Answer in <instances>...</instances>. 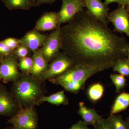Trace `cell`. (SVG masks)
Returning <instances> with one entry per match:
<instances>
[{
	"instance_id": "obj_1",
	"label": "cell",
	"mask_w": 129,
	"mask_h": 129,
	"mask_svg": "<svg viewBox=\"0 0 129 129\" xmlns=\"http://www.w3.org/2000/svg\"><path fill=\"white\" fill-rule=\"evenodd\" d=\"M60 32L62 52L75 64L106 70L128 55L129 44L126 39L115 34L87 10L61 26Z\"/></svg>"
},
{
	"instance_id": "obj_2",
	"label": "cell",
	"mask_w": 129,
	"mask_h": 129,
	"mask_svg": "<svg viewBox=\"0 0 129 129\" xmlns=\"http://www.w3.org/2000/svg\"><path fill=\"white\" fill-rule=\"evenodd\" d=\"M10 91L23 108L34 107L39 104L46 92L45 81L22 74L18 80L13 82Z\"/></svg>"
},
{
	"instance_id": "obj_3",
	"label": "cell",
	"mask_w": 129,
	"mask_h": 129,
	"mask_svg": "<svg viewBox=\"0 0 129 129\" xmlns=\"http://www.w3.org/2000/svg\"><path fill=\"white\" fill-rule=\"evenodd\" d=\"M104 70L101 68L75 64L64 73L49 81L53 84L60 85L64 83L73 81H86L93 75Z\"/></svg>"
},
{
	"instance_id": "obj_4",
	"label": "cell",
	"mask_w": 129,
	"mask_h": 129,
	"mask_svg": "<svg viewBox=\"0 0 129 129\" xmlns=\"http://www.w3.org/2000/svg\"><path fill=\"white\" fill-rule=\"evenodd\" d=\"M39 117L34 107L22 108L7 120L14 129H38Z\"/></svg>"
},
{
	"instance_id": "obj_5",
	"label": "cell",
	"mask_w": 129,
	"mask_h": 129,
	"mask_svg": "<svg viewBox=\"0 0 129 129\" xmlns=\"http://www.w3.org/2000/svg\"><path fill=\"white\" fill-rule=\"evenodd\" d=\"M75 64L71 58L63 52H60L48 64L47 70L40 80L45 81L60 76Z\"/></svg>"
},
{
	"instance_id": "obj_6",
	"label": "cell",
	"mask_w": 129,
	"mask_h": 129,
	"mask_svg": "<svg viewBox=\"0 0 129 129\" xmlns=\"http://www.w3.org/2000/svg\"><path fill=\"white\" fill-rule=\"evenodd\" d=\"M18 60L14 54L3 57L0 63V82L13 83L21 77L22 73L19 68Z\"/></svg>"
},
{
	"instance_id": "obj_7",
	"label": "cell",
	"mask_w": 129,
	"mask_h": 129,
	"mask_svg": "<svg viewBox=\"0 0 129 129\" xmlns=\"http://www.w3.org/2000/svg\"><path fill=\"white\" fill-rule=\"evenodd\" d=\"M60 27L48 36L41 48L40 49L48 62L51 61L58 56L61 50L62 41L60 32Z\"/></svg>"
},
{
	"instance_id": "obj_8",
	"label": "cell",
	"mask_w": 129,
	"mask_h": 129,
	"mask_svg": "<svg viewBox=\"0 0 129 129\" xmlns=\"http://www.w3.org/2000/svg\"><path fill=\"white\" fill-rule=\"evenodd\" d=\"M22 108L11 91L0 82V115L11 118Z\"/></svg>"
},
{
	"instance_id": "obj_9",
	"label": "cell",
	"mask_w": 129,
	"mask_h": 129,
	"mask_svg": "<svg viewBox=\"0 0 129 129\" xmlns=\"http://www.w3.org/2000/svg\"><path fill=\"white\" fill-rule=\"evenodd\" d=\"M61 7L58 15V26L68 23L85 8L83 0H62Z\"/></svg>"
},
{
	"instance_id": "obj_10",
	"label": "cell",
	"mask_w": 129,
	"mask_h": 129,
	"mask_svg": "<svg viewBox=\"0 0 129 129\" xmlns=\"http://www.w3.org/2000/svg\"><path fill=\"white\" fill-rule=\"evenodd\" d=\"M108 20L113 25L115 31L124 33L129 38V18L126 7L119 6L109 13Z\"/></svg>"
},
{
	"instance_id": "obj_11",
	"label": "cell",
	"mask_w": 129,
	"mask_h": 129,
	"mask_svg": "<svg viewBox=\"0 0 129 129\" xmlns=\"http://www.w3.org/2000/svg\"><path fill=\"white\" fill-rule=\"evenodd\" d=\"M90 14L99 22L108 25L109 8L101 0H83Z\"/></svg>"
},
{
	"instance_id": "obj_12",
	"label": "cell",
	"mask_w": 129,
	"mask_h": 129,
	"mask_svg": "<svg viewBox=\"0 0 129 129\" xmlns=\"http://www.w3.org/2000/svg\"><path fill=\"white\" fill-rule=\"evenodd\" d=\"M48 36L43 34L34 29L27 32L19 39L20 45L27 47L30 51L34 53L39 50Z\"/></svg>"
},
{
	"instance_id": "obj_13",
	"label": "cell",
	"mask_w": 129,
	"mask_h": 129,
	"mask_svg": "<svg viewBox=\"0 0 129 129\" xmlns=\"http://www.w3.org/2000/svg\"><path fill=\"white\" fill-rule=\"evenodd\" d=\"M58 27V12H47L37 20L34 29L39 31H49L56 29Z\"/></svg>"
},
{
	"instance_id": "obj_14",
	"label": "cell",
	"mask_w": 129,
	"mask_h": 129,
	"mask_svg": "<svg viewBox=\"0 0 129 129\" xmlns=\"http://www.w3.org/2000/svg\"><path fill=\"white\" fill-rule=\"evenodd\" d=\"M33 65L30 75L40 80L48 69V62L42 55L40 49L34 53L32 56Z\"/></svg>"
},
{
	"instance_id": "obj_15",
	"label": "cell",
	"mask_w": 129,
	"mask_h": 129,
	"mask_svg": "<svg viewBox=\"0 0 129 129\" xmlns=\"http://www.w3.org/2000/svg\"><path fill=\"white\" fill-rule=\"evenodd\" d=\"M79 106L77 113L81 117L83 121L88 125H90L94 126L103 118L95 109L88 107L83 102H79Z\"/></svg>"
},
{
	"instance_id": "obj_16",
	"label": "cell",
	"mask_w": 129,
	"mask_h": 129,
	"mask_svg": "<svg viewBox=\"0 0 129 129\" xmlns=\"http://www.w3.org/2000/svg\"><path fill=\"white\" fill-rule=\"evenodd\" d=\"M10 10H28L36 6V0H1Z\"/></svg>"
},
{
	"instance_id": "obj_17",
	"label": "cell",
	"mask_w": 129,
	"mask_h": 129,
	"mask_svg": "<svg viewBox=\"0 0 129 129\" xmlns=\"http://www.w3.org/2000/svg\"><path fill=\"white\" fill-rule=\"evenodd\" d=\"M44 102H47L57 106L67 105L69 103V99L63 91H60L48 96H44L40 99L39 103L40 104Z\"/></svg>"
},
{
	"instance_id": "obj_18",
	"label": "cell",
	"mask_w": 129,
	"mask_h": 129,
	"mask_svg": "<svg viewBox=\"0 0 129 129\" xmlns=\"http://www.w3.org/2000/svg\"><path fill=\"white\" fill-rule=\"evenodd\" d=\"M129 106V93L122 92L115 99L111 111V115H114L126 109Z\"/></svg>"
},
{
	"instance_id": "obj_19",
	"label": "cell",
	"mask_w": 129,
	"mask_h": 129,
	"mask_svg": "<svg viewBox=\"0 0 129 129\" xmlns=\"http://www.w3.org/2000/svg\"><path fill=\"white\" fill-rule=\"evenodd\" d=\"M104 88L100 83L92 84L88 88L87 91L88 98L90 101L95 103L100 100L104 95Z\"/></svg>"
},
{
	"instance_id": "obj_20",
	"label": "cell",
	"mask_w": 129,
	"mask_h": 129,
	"mask_svg": "<svg viewBox=\"0 0 129 129\" xmlns=\"http://www.w3.org/2000/svg\"><path fill=\"white\" fill-rule=\"evenodd\" d=\"M112 129H129V123L124 121L121 116L111 115L108 118Z\"/></svg>"
},
{
	"instance_id": "obj_21",
	"label": "cell",
	"mask_w": 129,
	"mask_h": 129,
	"mask_svg": "<svg viewBox=\"0 0 129 129\" xmlns=\"http://www.w3.org/2000/svg\"><path fill=\"white\" fill-rule=\"evenodd\" d=\"M113 68L114 72L124 76H129V62L127 57L119 60Z\"/></svg>"
},
{
	"instance_id": "obj_22",
	"label": "cell",
	"mask_w": 129,
	"mask_h": 129,
	"mask_svg": "<svg viewBox=\"0 0 129 129\" xmlns=\"http://www.w3.org/2000/svg\"><path fill=\"white\" fill-rule=\"evenodd\" d=\"M33 65V60L32 57L27 56L19 60V68L23 74L30 75Z\"/></svg>"
},
{
	"instance_id": "obj_23",
	"label": "cell",
	"mask_w": 129,
	"mask_h": 129,
	"mask_svg": "<svg viewBox=\"0 0 129 129\" xmlns=\"http://www.w3.org/2000/svg\"><path fill=\"white\" fill-rule=\"evenodd\" d=\"M86 81L70 82L62 84L61 86L68 92L76 94L81 90L83 89L85 85Z\"/></svg>"
},
{
	"instance_id": "obj_24",
	"label": "cell",
	"mask_w": 129,
	"mask_h": 129,
	"mask_svg": "<svg viewBox=\"0 0 129 129\" xmlns=\"http://www.w3.org/2000/svg\"><path fill=\"white\" fill-rule=\"evenodd\" d=\"M110 78L115 85L117 92H120V90L126 85L127 80L124 75L120 74H112L110 75Z\"/></svg>"
},
{
	"instance_id": "obj_25",
	"label": "cell",
	"mask_w": 129,
	"mask_h": 129,
	"mask_svg": "<svg viewBox=\"0 0 129 129\" xmlns=\"http://www.w3.org/2000/svg\"><path fill=\"white\" fill-rule=\"evenodd\" d=\"M30 51L26 46L20 45L14 51V55L19 60L28 56Z\"/></svg>"
},
{
	"instance_id": "obj_26",
	"label": "cell",
	"mask_w": 129,
	"mask_h": 129,
	"mask_svg": "<svg viewBox=\"0 0 129 129\" xmlns=\"http://www.w3.org/2000/svg\"><path fill=\"white\" fill-rule=\"evenodd\" d=\"M2 41L9 48L13 51H15L20 45L19 39L13 37L7 38Z\"/></svg>"
},
{
	"instance_id": "obj_27",
	"label": "cell",
	"mask_w": 129,
	"mask_h": 129,
	"mask_svg": "<svg viewBox=\"0 0 129 129\" xmlns=\"http://www.w3.org/2000/svg\"><path fill=\"white\" fill-rule=\"evenodd\" d=\"M94 129H112L108 119H104L94 126Z\"/></svg>"
},
{
	"instance_id": "obj_28",
	"label": "cell",
	"mask_w": 129,
	"mask_h": 129,
	"mask_svg": "<svg viewBox=\"0 0 129 129\" xmlns=\"http://www.w3.org/2000/svg\"><path fill=\"white\" fill-rule=\"evenodd\" d=\"M14 51L9 48L2 41H0V55L3 57L14 55Z\"/></svg>"
},
{
	"instance_id": "obj_29",
	"label": "cell",
	"mask_w": 129,
	"mask_h": 129,
	"mask_svg": "<svg viewBox=\"0 0 129 129\" xmlns=\"http://www.w3.org/2000/svg\"><path fill=\"white\" fill-rule=\"evenodd\" d=\"M88 125L83 121L80 120L72 125L69 128L67 129H91L88 127Z\"/></svg>"
},
{
	"instance_id": "obj_30",
	"label": "cell",
	"mask_w": 129,
	"mask_h": 129,
	"mask_svg": "<svg viewBox=\"0 0 129 129\" xmlns=\"http://www.w3.org/2000/svg\"><path fill=\"white\" fill-rule=\"evenodd\" d=\"M57 0H36V6H40L42 4H51Z\"/></svg>"
},
{
	"instance_id": "obj_31",
	"label": "cell",
	"mask_w": 129,
	"mask_h": 129,
	"mask_svg": "<svg viewBox=\"0 0 129 129\" xmlns=\"http://www.w3.org/2000/svg\"><path fill=\"white\" fill-rule=\"evenodd\" d=\"M119 6H124L125 7L129 6V0H119Z\"/></svg>"
},
{
	"instance_id": "obj_32",
	"label": "cell",
	"mask_w": 129,
	"mask_h": 129,
	"mask_svg": "<svg viewBox=\"0 0 129 129\" xmlns=\"http://www.w3.org/2000/svg\"><path fill=\"white\" fill-rule=\"evenodd\" d=\"M116 3L119 4V0H105L104 3L106 6H108L111 3Z\"/></svg>"
},
{
	"instance_id": "obj_33",
	"label": "cell",
	"mask_w": 129,
	"mask_h": 129,
	"mask_svg": "<svg viewBox=\"0 0 129 129\" xmlns=\"http://www.w3.org/2000/svg\"><path fill=\"white\" fill-rule=\"evenodd\" d=\"M5 129H14L13 126H9L6 127Z\"/></svg>"
},
{
	"instance_id": "obj_34",
	"label": "cell",
	"mask_w": 129,
	"mask_h": 129,
	"mask_svg": "<svg viewBox=\"0 0 129 129\" xmlns=\"http://www.w3.org/2000/svg\"><path fill=\"white\" fill-rule=\"evenodd\" d=\"M3 56L1 55H0V63L2 61L3 58Z\"/></svg>"
},
{
	"instance_id": "obj_35",
	"label": "cell",
	"mask_w": 129,
	"mask_h": 129,
	"mask_svg": "<svg viewBox=\"0 0 129 129\" xmlns=\"http://www.w3.org/2000/svg\"><path fill=\"white\" fill-rule=\"evenodd\" d=\"M127 11H128V16L129 18V6L127 7Z\"/></svg>"
},
{
	"instance_id": "obj_36",
	"label": "cell",
	"mask_w": 129,
	"mask_h": 129,
	"mask_svg": "<svg viewBox=\"0 0 129 129\" xmlns=\"http://www.w3.org/2000/svg\"><path fill=\"white\" fill-rule=\"evenodd\" d=\"M127 59H128V61L129 62V55H127Z\"/></svg>"
},
{
	"instance_id": "obj_37",
	"label": "cell",
	"mask_w": 129,
	"mask_h": 129,
	"mask_svg": "<svg viewBox=\"0 0 129 129\" xmlns=\"http://www.w3.org/2000/svg\"><path fill=\"white\" fill-rule=\"evenodd\" d=\"M129 55V48L128 49V55Z\"/></svg>"
},
{
	"instance_id": "obj_38",
	"label": "cell",
	"mask_w": 129,
	"mask_h": 129,
	"mask_svg": "<svg viewBox=\"0 0 129 129\" xmlns=\"http://www.w3.org/2000/svg\"><path fill=\"white\" fill-rule=\"evenodd\" d=\"M127 122H128L129 123V118L128 119V121H127Z\"/></svg>"
}]
</instances>
